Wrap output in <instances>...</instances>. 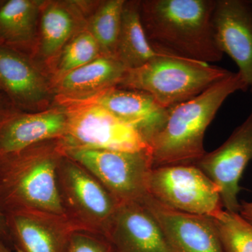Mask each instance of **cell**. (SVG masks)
Segmentation results:
<instances>
[{
	"label": "cell",
	"mask_w": 252,
	"mask_h": 252,
	"mask_svg": "<svg viewBox=\"0 0 252 252\" xmlns=\"http://www.w3.org/2000/svg\"><path fill=\"white\" fill-rule=\"evenodd\" d=\"M216 0L141 1V20L151 45L160 54L198 62L217 63L223 54L212 18Z\"/></svg>",
	"instance_id": "obj_1"
},
{
	"label": "cell",
	"mask_w": 252,
	"mask_h": 252,
	"mask_svg": "<svg viewBox=\"0 0 252 252\" xmlns=\"http://www.w3.org/2000/svg\"><path fill=\"white\" fill-rule=\"evenodd\" d=\"M58 140L0 157V204L7 213L40 212L69 220L60 192L58 171L64 155Z\"/></svg>",
	"instance_id": "obj_2"
},
{
	"label": "cell",
	"mask_w": 252,
	"mask_h": 252,
	"mask_svg": "<svg viewBox=\"0 0 252 252\" xmlns=\"http://www.w3.org/2000/svg\"><path fill=\"white\" fill-rule=\"evenodd\" d=\"M248 90L240 74L232 73L194 98L169 109L165 125L149 144L152 168L195 165L206 154L205 131L225 99Z\"/></svg>",
	"instance_id": "obj_3"
},
{
	"label": "cell",
	"mask_w": 252,
	"mask_h": 252,
	"mask_svg": "<svg viewBox=\"0 0 252 252\" xmlns=\"http://www.w3.org/2000/svg\"><path fill=\"white\" fill-rule=\"evenodd\" d=\"M232 73L206 63L162 55L142 67L127 69L117 87L147 93L169 109L194 98Z\"/></svg>",
	"instance_id": "obj_4"
},
{
	"label": "cell",
	"mask_w": 252,
	"mask_h": 252,
	"mask_svg": "<svg viewBox=\"0 0 252 252\" xmlns=\"http://www.w3.org/2000/svg\"><path fill=\"white\" fill-rule=\"evenodd\" d=\"M67 116V128L58 140L61 150L79 149L117 152H149L138 131L95 104L55 98Z\"/></svg>",
	"instance_id": "obj_5"
},
{
	"label": "cell",
	"mask_w": 252,
	"mask_h": 252,
	"mask_svg": "<svg viewBox=\"0 0 252 252\" xmlns=\"http://www.w3.org/2000/svg\"><path fill=\"white\" fill-rule=\"evenodd\" d=\"M58 177L69 220L81 229L107 238L119 202L90 172L66 156L60 162Z\"/></svg>",
	"instance_id": "obj_6"
},
{
	"label": "cell",
	"mask_w": 252,
	"mask_h": 252,
	"mask_svg": "<svg viewBox=\"0 0 252 252\" xmlns=\"http://www.w3.org/2000/svg\"><path fill=\"white\" fill-rule=\"evenodd\" d=\"M61 152L90 172L119 204L142 202L148 196L150 152L79 149Z\"/></svg>",
	"instance_id": "obj_7"
},
{
	"label": "cell",
	"mask_w": 252,
	"mask_h": 252,
	"mask_svg": "<svg viewBox=\"0 0 252 252\" xmlns=\"http://www.w3.org/2000/svg\"><path fill=\"white\" fill-rule=\"evenodd\" d=\"M148 193L164 206L186 213L212 217L223 210L220 189L195 165L152 168Z\"/></svg>",
	"instance_id": "obj_8"
},
{
	"label": "cell",
	"mask_w": 252,
	"mask_h": 252,
	"mask_svg": "<svg viewBox=\"0 0 252 252\" xmlns=\"http://www.w3.org/2000/svg\"><path fill=\"white\" fill-rule=\"evenodd\" d=\"M252 160V109L248 117L224 143L207 153L195 165L220 189L224 210L240 212L239 185L244 170Z\"/></svg>",
	"instance_id": "obj_9"
},
{
	"label": "cell",
	"mask_w": 252,
	"mask_h": 252,
	"mask_svg": "<svg viewBox=\"0 0 252 252\" xmlns=\"http://www.w3.org/2000/svg\"><path fill=\"white\" fill-rule=\"evenodd\" d=\"M0 91L15 109L45 110L54 93L51 79L32 56L0 44Z\"/></svg>",
	"instance_id": "obj_10"
},
{
	"label": "cell",
	"mask_w": 252,
	"mask_h": 252,
	"mask_svg": "<svg viewBox=\"0 0 252 252\" xmlns=\"http://www.w3.org/2000/svg\"><path fill=\"white\" fill-rule=\"evenodd\" d=\"M217 44L233 60L252 93V3L251 0H216L213 18Z\"/></svg>",
	"instance_id": "obj_11"
},
{
	"label": "cell",
	"mask_w": 252,
	"mask_h": 252,
	"mask_svg": "<svg viewBox=\"0 0 252 252\" xmlns=\"http://www.w3.org/2000/svg\"><path fill=\"white\" fill-rule=\"evenodd\" d=\"M67 124L66 111L58 105L39 112L11 111L0 118V157L60 140Z\"/></svg>",
	"instance_id": "obj_12"
},
{
	"label": "cell",
	"mask_w": 252,
	"mask_h": 252,
	"mask_svg": "<svg viewBox=\"0 0 252 252\" xmlns=\"http://www.w3.org/2000/svg\"><path fill=\"white\" fill-rule=\"evenodd\" d=\"M68 100L102 107L132 126L149 146L161 130L168 117L169 109L160 106L150 94L117 86L86 98Z\"/></svg>",
	"instance_id": "obj_13"
},
{
	"label": "cell",
	"mask_w": 252,
	"mask_h": 252,
	"mask_svg": "<svg viewBox=\"0 0 252 252\" xmlns=\"http://www.w3.org/2000/svg\"><path fill=\"white\" fill-rule=\"evenodd\" d=\"M142 203L155 217L173 252H223L211 217L177 211L149 195Z\"/></svg>",
	"instance_id": "obj_14"
},
{
	"label": "cell",
	"mask_w": 252,
	"mask_h": 252,
	"mask_svg": "<svg viewBox=\"0 0 252 252\" xmlns=\"http://www.w3.org/2000/svg\"><path fill=\"white\" fill-rule=\"evenodd\" d=\"M89 4L79 1H44L33 59L39 56L51 69L67 43L86 29L90 16L87 14Z\"/></svg>",
	"instance_id": "obj_15"
},
{
	"label": "cell",
	"mask_w": 252,
	"mask_h": 252,
	"mask_svg": "<svg viewBox=\"0 0 252 252\" xmlns=\"http://www.w3.org/2000/svg\"><path fill=\"white\" fill-rule=\"evenodd\" d=\"M107 238L117 252H173L142 202L119 204Z\"/></svg>",
	"instance_id": "obj_16"
},
{
	"label": "cell",
	"mask_w": 252,
	"mask_h": 252,
	"mask_svg": "<svg viewBox=\"0 0 252 252\" xmlns=\"http://www.w3.org/2000/svg\"><path fill=\"white\" fill-rule=\"evenodd\" d=\"M6 222L18 252H64L72 232L81 229L67 219L40 212H8Z\"/></svg>",
	"instance_id": "obj_17"
},
{
	"label": "cell",
	"mask_w": 252,
	"mask_h": 252,
	"mask_svg": "<svg viewBox=\"0 0 252 252\" xmlns=\"http://www.w3.org/2000/svg\"><path fill=\"white\" fill-rule=\"evenodd\" d=\"M127 69L117 58L99 56L53 82L54 98L84 99L117 87Z\"/></svg>",
	"instance_id": "obj_18"
},
{
	"label": "cell",
	"mask_w": 252,
	"mask_h": 252,
	"mask_svg": "<svg viewBox=\"0 0 252 252\" xmlns=\"http://www.w3.org/2000/svg\"><path fill=\"white\" fill-rule=\"evenodd\" d=\"M44 0L0 1V44L32 57L39 34V23Z\"/></svg>",
	"instance_id": "obj_19"
},
{
	"label": "cell",
	"mask_w": 252,
	"mask_h": 252,
	"mask_svg": "<svg viewBox=\"0 0 252 252\" xmlns=\"http://www.w3.org/2000/svg\"><path fill=\"white\" fill-rule=\"evenodd\" d=\"M140 1H126L117 50V59L127 69L142 67L161 56L149 42L142 26Z\"/></svg>",
	"instance_id": "obj_20"
},
{
	"label": "cell",
	"mask_w": 252,
	"mask_h": 252,
	"mask_svg": "<svg viewBox=\"0 0 252 252\" xmlns=\"http://www.w3.org/2000/svg\"><path fill=\"white\" fill-rule=\"evenodd\" d=\"M125 4V0L101 1L88 18L86 29L97 41L102 56L117 58Z\"/></svg>",
	"instance_id": "obj_21"
},
{
	"label": "cell",
	"mask_w": 252,
	"mask_h": 252,
	"mask_svg": "<svg viewBox=\"0 0 252 252\" xmlns=\"http://www.w3.org/2000/svg\"><path fill=\"white\" fill-rule=\"evenodd\" d=\"M101 56L97 41L87 30H83L64 46L51 68V84Z\"/></svg>",
	"instance_id": "obj_22"
},
{
	"label": "cell",
	"mask_w": 252,
	"mask_h": 252,
	"mask_svg": "<svg viewBox=\"0 0 252 252\" xmlns=\"http://www.w3.org/2000/svg\"><path fill=\"white\" fill-rule=\"evenodd\" d=\"M211 217L223 252H252V223L239 212L221 210Z\"/></svg>",
	"instance_id": "obj_23"
},
{
	"label": "cell",
	"mask_w": 252,
	"mask_h": 252,
	"mask_svg": "<svg viewBox=\"0 0 252 252\" xmlns=\"http://www.w3.org/2000/svg\"><path fill=\"white\" fill-rule=\"evenodd\" d=\"M64 252H117L104 235L86 230H76L68 240Z\"/></svg>",
	"instance_id": "obj_24"
},
{
	"label": "cell",
	"mask_w": 252,
	"mask_h": 252,
	"mask_svg": "<svg viewBox=\"0 0 252 252\" xmlns=\"http://www.w3.org/2000/svg\"><path fill=\"white\" fill-rule=\"evenodd\" d=\"M13 110H16V109L11 106L7 99L0 91V118L4 117L6 114Z\"/></svg>",
	"instance_id": "obj_25"
},
{
	"label": "cell",
	"mask_w": 252,
	"mask_h": 252,
	"mask_svg": "<svg viewBox=\"0 0 252 252\" xmlns=\"http://www.w3.org/2000/svg\"><path fill=\"white\" fill-rule=\"evenodd\" d=\"M239 213L252 223V201L243 202L240 204V212Z\"/></svg>",
	"instance_id": "obj_26"
},
{
	"label": "cell",
	"mask_w": 252,
	"mask_h": 252,
	"mask_svg": "<svg viewBox=\"0 0 252 252\" xmlns=\"http://www.w3.org/2000/svg\"><path fill=\"white\" fill-rule=\"evenodd\" d=\"M1 205L0 204V235H4L6 233V228H7V222H6V217H4L1 210Z\"/></svg>",
	"instance_id": "obj_27"
},
{
	"label": "cell",
	"mask_w": 252,
	"mask_h": 252,
	"mask_svg": "<svg viewBox=\"0 0 252 252\" xmlns=\"http://www.w3.org/2000/svg\"><path fill=\"white\" fill-rule=\"evenodd\" d=\"M0 252H12L5 245L1 238H0Z\"/></svg>",
	"instance_id": "obj_28"
},
{
	"label": "cell",
	"mask_w": 252,
	"mask_h": 252,
	"mask_svg": "<svg viewBox=\"0 0 252 252\" xmlns=\"http://www.w3.org/2000/svg\"><path fill=\"white\" fill-rule=\"evenodd\" d=\"M252 3V0H251Z\"/></svg>",
	"instance_id": "obj_29"
}]
</instances>
